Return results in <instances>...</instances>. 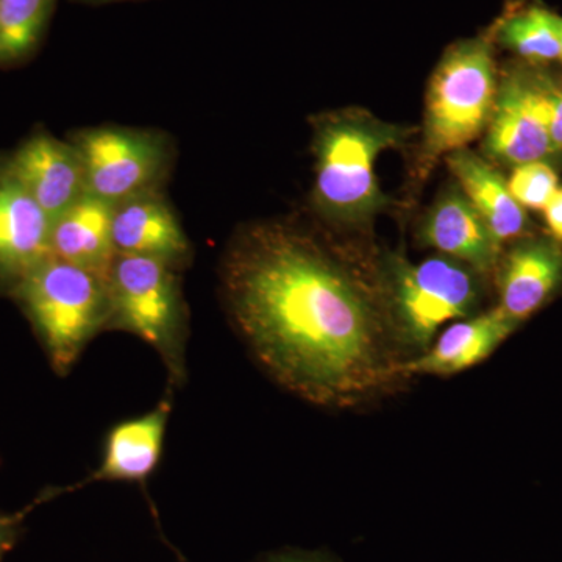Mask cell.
Wrapping results in <instances>:
<instances>
[{"mask_svg": "<svg viewBox=\"0 0 562 562\" xmlns=\"http://www.w3.org/2000/svg\"><path fill=\"white\" fill-rule=\"evenodd\" d=\"M221 280L251 353L303 401L346 408L402 379L383 288L313 236L255 225L228 247Z\"/></svg>", "mask_w": 562, "mask_h": 562, "instance_id": "cell-1", "label": "cell"}, {"mask_svg": "<svg viewBox=\"0 0 562 562\" xmlns=\"http://www.w3.org/2000/svg\"><path fill=\"white\" fill-rule=\"evenodd\" d=\"M314 127V201L338 224H369L387 205L375 162L384 150L402 146L408 128L360 109L324 114Z\"/></svg>", "mask_w": 562, "mask_h": 562, "instance_id": "cell-2", "label": "cell"}, {"mask_svg": "<svg viewBox=\"0 0 562 562\" xmlns=\"http://www.w3.org/2000/svg\"><path fill=\"white\" fill-rule=\"evenodd\" d=\"M16 295L60 375L109 322L106 280L58 258H47L25 273Z\"/></svg>", "mask_w": 562, "mask_h": 562, "instance_id": "cell-3", "label": "cell"}, {"mask_svg": "<svg viewBox=\"0 0 562 562\" xmlns=\"http://www.w3.org/2000/svg\"><path fill=\"white\" fill-rule=\"evenodd\" d=\"M497 87L490 40L460 41L443 54L425 99L424 169L486 131Z\"/></svg>", "mask_w": 562, "mask_h": 562, "instance_id": "cell-4", "label": "cell"}, {"mask_svg": "<svg viewBox=\"0 0 562 562\" xmlns=\"http://www.w3.org/2000/svg\"><path fill=\"white\" fill-rule=\"evenodd\" d=\"M109 328L133 333L160 355L173 384L187 379V306L176 268L116 255L109 281Z\"/></svg>", "mask_w": 562, "mask_h": 562, "instance_id": "cell-5", "label": "cell"}, {"mask_svg": "<svg viewBox=\"0 0 562 562\" xmlns=\"http://www.w3.org/2000/svg\"><path fill=\"white\" fill-rule=\"evenodd\" d=\"M384 273L392 324L398 339L416 349L427 350L441 325L468 319L479 306L475 271L446 255L419 265L395 255Z\"/></svg>", "mask_w": 562, "mask_h": 562, "instance_id": "cell-6", "label": "cell"}, {"mask_svg": "<svg viewBox=\"0 0 562 562\" xmlns=\"http://www.w3.org/2000/svg\"><path fill=\"white\" fill-rule=\"evenodd\" d=\"M72 146L83 165L87 192L114 205L155 190L168 165L165 140L150 132L92 128Z\"/></svg>", "mask_w": 562, "mask_h": 562, "instance_id": "cell-7", "label": "cell"}, {"mask_svg": "<svg viewBox=\"0 0 562 562\" xmlns=\"http://www.w3.org/2000/svg\"><path fill=\"white\" fill-rule=\"evenodd\" d=\"M484 149L495 160L519 166L546 161L554 146L532 72H509L498 83Z\"/></svg>", "mask_w": 562, "mask_h": 562, "instance_id": "cell-8", "label": "cell"}, {"mask_svg": "<svg viewBox=\"0 0 562 562\" xmlns=\"http://www.w3.org/2000/svg\"><path fill=\"white\" fill-rule=\"evenodd\" d=\"M7 172L20 181L52 222L87 192L79 151L49 135L29 139L11 158Z\"/></svg>", "mask_w": 562, "mask_h": 562, "instance_id": "cell-9", "label": "cell"}, {"mask_svg": "<svg viewBox=\"0 0 562 562\" xmlns=\"http://www.w3.org/2000/svg\"><path fill=\"white\" fill-rule=\"evenodd\" d=\"M113 243L117 255L151 258L176 269L191 254L176 214L155 190L114 205Z\"/></svg>", "mask_w": 562, "mask_h": 562, "instance_id": "cell-10", "label": "cell"}, {"mask_svg": "<svg viewBox=\"0 0 562 562\" xmlns=\"http://www.w3.org/2000/svg\"><path fill=\"white\" fill-rule=\"evenodd\" d=\"M50 217L24 187L3 172L0 176V273L20 281L52 257Z\"/></svg>", "mask_w": 562, "mask_h": 562, "instance_id": "cell-11", "label": "cell"}, {"mask_svg": "<svg viewBox=\"0 0 562 562\" xmlns=\"http://www.w3.org/2000/svg\"><path fill=\"white\" fill-rule=\"evenodd\" d=\"M519 322L512 319L501 306L479 316L450 325L431 349L413 360L403 361L401 375H454L480 364L514 330Z\"/></svg>", "mask_w": 562, "mask_h": 562, "instance_id": "cell-12", "label": "cell"}, {"mask_svg": "<svg viewBox=\"0 0 562 562\" xmlns=\"http://www.w3.org/2000/svg\"><path fill=\"white\" fill-rule=\"evenodd\" d=\"M113 216L114 203L85 192L54 221L52 257L109 281L117 255L113 243Z\"/></svg>", "mask_w": 562, "mask_h": 562, "instance_id": "cell-13", "label": "cell"}, {"mask_svg": "<svg viewBox=\"0 0 562 562\" xmlns=\"http://www.w3.org/2000/svg\"><path fill=\"white\" fill-rule=\"evenodd\" d=\"M171 412V398L166 397L151 412L111 428L101 465L83 484L146 482L160 462Z\"/></svg>", "mask_w": 562, "mask_h": 562, "instance_id": "cell-14", "label": "cell"}, {"mask_svg": "<svg viewBox=\"0 0 562 562\" xmlns=\"http://www.w3.org/2000/svg\"><path fill=\"white\" fill-rule=\"evenodd\" d=\"M420 239L479 273L494 269L502 249L479 211L458 191L435 203L422 225Z\"/></svg>", "mask_w": 562, "mask_h": 562, "instance_id": "cell-15", "label": "cell"}, {"mask_svg": "<svg viewBox=\"0 0 562 562\" xmlns=\"http://www.w3.org/2000/svg\"><path fill=\"white\" fill-rule=\"evenodd\" d=\"M562 281V249L550 239L517 244L498 273L501 308L522 322L549 301Z\"/></svg>", "mask_w": 562, "mask_h": 562, "instance_id": "cell-16", "label": "cell"}, {"mask_svg": "<svg viewBox=\"0 0 562 562\" xmlns=\"http://www.w3.org/2000/svg\"><path fill=\"white\" fill-rule=\"evenodd\" d=\"M447 165L498 246L522 235L528 224L527 213L513 198L508 181L490 162L461 149L447 155Z\"/></svg>", "mask_w": 562, "mask_h": 562, "instance_id": "cell-17", "label": "cell"}, {"mask_svg": "<svg viewBox=\"0 0 562 562\" xmlns=\"http://www.w3.org/2000/svg\"><path fill=\"white\" fill-rule=\"evenodd\" d=\"M554 16L557 14L539 7L519 11L502 22L497 32L498 41L525 60H560V40Z\"/></svg>", "mask_w": 562, "mask_h": 562, "instance_id": "cell-18", "label": "cell"}, {"mask_svg": "<svg viewBox=\"0 0 562 562\" xmlns=\"http://www.w3.org/2000/svg\"><path fill=\"white\" fill-rule=\"evenodd\" d=\"M54 0H0V61L24 57L38 43Z\"/></svg>", "mask_w": 562, "mask_h": 562, "instance_id": "cell-19", "label": "cell"}, {"mask_svg": "<svg viewBox=\"0 0 562 562\" xmlns=\"http://www.w3.org/2000/svg\"><path fill=\"white\" fill-rule=\"evenodd\" d=\"M508 188L522 209L542 211L560 184L552 166L546 161H531L516 166Z\"/></svg>", "mask_w": 562, "mask_h": 562, "instance_id": "cell-20", "label": "cell"}, {"mask_svg": "<svg viewBox=\"0 0 562 562\" xmlns=\"http://www.w3.org/2000/svg\"><path fill=\"white\" fill-rule=\"evenodd\" d=\"M539 98H541L547 131L554 150L562 151V87L542 72H532Z\"/></svg>", "mask_w": 562, "mask_h": 562, "instance_id": "cell-21", "label": "cell"}, {"mask_svg": "<svg viewBox=\"0 0 562 562\" xmlns=\"http://www.w3.org/2000/svg\"><path fill=\"white\" fill-rule=\"evenodd\" d=\"M542 213L554 241L562 243V188H558Z\"/></svg>", "mask_w": 562, "mask_h": 562, "instance_id": "cell-22", "label": "cell"}, {"mask_svg": "<svg viewBox=\"0 0 562 562\" xmlns=\"http://www.w3.org/2000/svg\"><path fill=\"white\" fill-rule=\"evenodd\" d=\"M261 562H338L322 553L280 552L269 554Z\"/></svg>", "mask_w": 562, "mask_h": 562, "instance_id": "cell-23", "label": "cell"}, {"mask_svg": "<svg viewBox=\"0 0 562 562\" xmlns=\"http://www.w3.org/2000/svg\"><path fill=\"white\" fill-rule=\"evenodd\" d=\"M13 538V520L0 516V560H2L3 553L10 549Z\"/></svg>", "mask_w": 562, "mask_h": 562, "instance_id": "cell-24", "label": "cell"}, {"mask_svg": "<svg viewBox=\"0 0 562 562\" xmlns=\"http://www.w3.org/2000/svg\"><path fill=\"white\" fill-rule=\"evenodd\" d=\"M554 22H557V32H558V40H560V49H561V58L562 60V16H554Z\"/></svg>", "mask_w": 562, "mask_h": 562, "instance_id": "cell-25", "label": "cell"}, {"mask_svg": "<svg viewBox=\"0 0 562 562\" xmlns=\"http://www.w3.org/2000/svg\"><path fill=\"white\" fill-rule=\"evenodd\" d=\"M83 2L102 3V2H116V0H83Z\"/></svg>", "mask_w": 562, "mask_h": 562, "instance_id": "cell-26", "label": "cell"}]
</instances>
